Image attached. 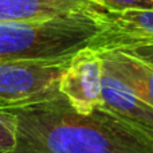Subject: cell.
I'll use <instances>...</instances> for the list:
<instances>
[{"instance_id": "obj_1", "label": "cell", "mask_w": 153, "mask_h": 153, "mask_svg": "<svg viewBox=\"0 0 153 153\" xmlns=\"http://www.w3.org/2000/svg\"><path fill=\"white\" fill-rule=\"evenodd\" d=\"M7 109L16 117V144L8 153H153L145 130L101 108L79 113L61 91Z\"/></svg>"}, {"instance_id": "obj_2", "label": "cell", "mask_w": 153, "mask_h": 153, "mask_svg": "<svg viewBox=\"0 0 153 153\" xmlns=\"http://www.w3.org/2000/svg\"><path fill=\"white\" fill-rule=\"evenodd\" d=\"M97 12H79L47 20L0 22V62L70 58L87 47L95 36Z\"/></svg>"}, {"instance_id": "obj_3", "label": "cell", "mask_w": 153, "mask_h": 153, "mask_svg": "<svg viewBox=\"0 0 153 153\" xmlns=\"http://www.w3.org/2000/svg\"><path fill=\"white\" fill-rule=\"evenodd\" d=\"M98 31L87 47L97 53L121 51L153 63V10L95 13Z\"/></svg>"}, {"instance_id": "obj_4", "label": "cell", "mask_w": 153, "mask_h": 153, "mask_svg": "<svg viewBox=\"0 0 153 153\" xmlns=\"http://www.w3.org/2000/svg\"><path fill=\"white\" fill-rule=\"evenodd\" d=\"M70 58L54 61L0 62V109L46 100L59 91Z\"/></svg>"}, {"instance_id": "obj_5", "label": "cell", "mask_w": 153, "mask_h": 153, "mask_svg": "<svg viewBox=\"0 0 153 153\" xmlns=\"http://www.w3.org/2000/svg\"><path fill=\"white\" fill-rule=\"evenodd\" d=\"M59 91L79 113L89 114L101 108L102 58L90 47L71 56L59 81Z\"/></svg>"}, {"instance_id": "obj_6", "label": "cell", "mask_w": 153, "mask_h": 153, "mask_svg": "<svg viewBox=\"0 0 153 153\" xmlns=\"http://www.w3.org/2000/svg\"><path fill=\"white\" fill-rule=\"evenodd\" d=\"M101 109L136 125L152 137L153 106L138 98L118 75H116L103 63V61Z\"/></svg>"}, {"instance_id": "obj_7", "label": "cell", "mask_w": 153, "mask_h": 153, "mask_svg": "<svg viewBox=\"0 0 153 153\" xmlns=\"http://www.w3.org/2000/svg\"><path fill=\"white\" fill-rule=\"evenodd\" d=\"M101 10L93 0H0V22L47 20Z\"/></svg>"}, {"instance_id": "obj_8", "label": "cell", "mask_w": 153, "mask_h": 153, "mask_svg": "<svg viewBox=\"0 0 153 153\" xmlns=\"http://www.w3.org/2000/svg\"><path fill=\"white\" fill-rule=\"evenodd\" d=\"M101 56L138 98L153 106V63L121 51L101 53Z\"/></svg>"}, {"instance_id": "obj_9", "label": "cell", "mask_w": 153, "mask_h": 153, "mask_svg": "<svg viewBox=\"0 0 153 153\" xmlns=\"http://www.w3.org/2000/svg\"><path fill=\"white\" fill-rule=\"evenodd\" d=\"M16 144V117L8 109H0V153H8Z\"/></svg>"}, {"instance_id": "obj_10", "label": "cell", "mask_w": 153, "mask_h": 153, "mask_svg": "<svg viewBox=\"0 0 153 153\" xmlns=\"http://www.w3.org/2000/svg\"><path fill=\"white\" fill-rule=\"evenodd\" d=\"M93 1L106 11L153 10V0H93Z\"/></svg>"}, {"instance_id": "obj_11", "label": "cell", "mask_w": 153, "mask_h": 153, "mask_svg": "<svg viewBox=\"0 0 153 153\" xmlns=\"http://www.w3.org/2000/svg\"><path fill=\"white\" fill-rule=\"evenodd\" d=\"M152 138H153V132H152Z\"/></svg>"}]
</instances>
